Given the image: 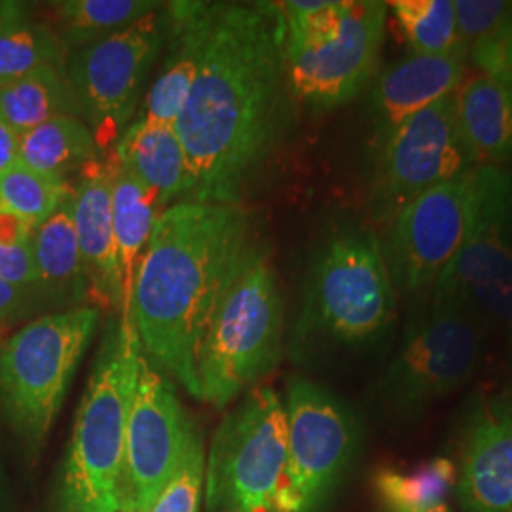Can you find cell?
<instances>
[{"label":"cell","mask_w":512,"mask_h":512,"mask_svg":"<svg viewBox=\"0 0 512 512\" xmlns=\"http://www.w3.org/2000/svg\"><path fill=\"white\" fill-rule=\"evenodd\" d=\"M99 152L92 128L78 116H59L19 135V164L61 179L97 160Z\"/></svg>","instance_id":"obj_26"},{"label":"cell","mask_w":512,"mask_h":512,"mask_svg":"<svg viewBox=\"0 0 512 512\" xmlns=\"http://www.w3.org/2000/svg\"><path fill=\"white\" fill-rule=\"evenodd\" d=\"M511 399H512V397H511Z\"/></svg>","instance_id":"obj_41"},{"label":"cell","mask_w":512,"mask_h":512,"mask_svg":"<svg viewBox=\"0 0 512 512\" xmlns=\"http://www.w3.org/2000/svg\"><path fill=\"white\" fill-rule=\"evenodd\" d=\"M488 327L475 311L452 298L433 296L406 325L378 384L380 403L395 418L410 420L458 391L475 376Z\"/></svg>","instance_id":"obj_7"},{"label":"cell","mask_w":512,"mask_h":512,"mask_svg":"<svg viewBox=\"0 0 512 512\" xmlns=\"http://www.w3.org/2000/svg\"><path fill=\"white\" fill-rule=\"evenodd\" d=\"M162 8L156 0H65L55 4L57 35L69 54L110 37Z\"/></svg>","instance_id":"obj_27"},{"label":"cell","mask_w":512,"mask_h":512,"mask_svg":"<svg viewBox=\"0 0 512 512\" xmlns=\"http://www.w3.org/2000/svg\"><path fill=\"white\" fill-rule=\"evenodd\" d=\"M387 6L414 54L469 57L452 0H393Z\"/></svg>","instance_id":"obj_29"},{"label":"cell","mask_w":512,"mask_h":512,"mask_svg":"<svg viewBox=\"0 0 512 512\" xmlns=\"http://www.w3.org/2000/svg\"><path fill=\"white\" fill-rule=\"evenodd\" d=\"M397 319V289L382 239L363 226L332 230L311 258L294 344L368 349L382 344Z\"/></svg>","instance_id":"obj_4"},{"label":"cell","mask_w":512,"mask_h":512,"mask_svg":"<svg viewBox=\"0 0 512 512\" xmlns=\"http://www.w3.org/2000/svg\"><path fill=\"white\" fill-rule=\"evenodd\" d=\"M112 167V224L120 279L124 287V304L129 302L133 279L139 262L147 249L154 226L164 213L162 200L133 177L128 169L116 164L110 156Z\"/></svg>","instance_id":"obj_23"},{"label":"cell","mask_w":512,"mask_h":512,"mask_svg":"<svg viewBox=\"0 0 512 512\" xmlns=\"http://www.w3.org/2000/svg\"><path fill=\"white\" fill-rule=\"evenodd\" d=\"M99 319L95 306L50 311L0 344V418L29 461L44 450Z\"/></svg>","instance_id":"obj_5"},{"label":"cell","mask_w":512,"mask_h":512,"mask_svg":"<svg viewBox=\"0 0 512 512\" xmlns=\"http://www.w3.org/2000/svg\"><path fill=\"white\" fill-rule=\"evenodd\" d=\"M456 482V463L435 458L410 471L380 469L374 475V492L389 512H421L444 505Z\"/></svg>","instance_id":"obj_28"},{"label":"cell","mask_w":512,"mask_h":512,"mask_svg":"<svg viewBox=\"0 0 512 512\" xmlns=\"http://www.w3.org/2000/svg\"><path fill=\"white\" fill-rule=\"evenodd\" d=\"M459 38L469 48L492 37L512 21V2L505 0H456Z\"/></svg>","instance_id":"obj_34"},{"label":"cell","mask_w":512,"mask_h":512,"mask_svg":"<svg viewBox=\"0 0 512 512\" xmlns=\"http://www.w3.org/2000/svg\"><path fill=\"white\" fill-rule=\"evenodd\" d=\"M294 122L279 2H205L198 73L175 122L184 202L239 205Z\"/></svg>","instance_id":"obj_1"},{"label":"cell","mask_w":512,"mask_h":512,"mask_svg":"<svg viewBox=\"0 0 512 512\" xmlns=\"http://www.w3.org/2000/svg\"><path fill=\"white\" fill-rule=\"evenodd\" d=\"M69 50L19 2H0V88L42 67H67Z\"/></svg>","instance_id":"obj_24"},{"label":"cell","mask_w":512,"mask_h":512,"mask_svg":"<svg viewBox=\"0 0 512 512\" xmlns=\"http://www.w3.org/2000/svg\"><path fill=\"white\" fill-rule=\"evenodd\" d=\"M421 512H450V509H448V505L444 503V505H439V507H435V509H429V511Z\"/></svg>","instance_id":"obj_40"},{"label":"cell","mask_w":512,"mask_h":512,"mask_svg":"<svg viewBox=\"0 0 512 512\" xmlns=\"http://www.w3.org/2000/svg\"><path fill=\"white\" fill-rule=\"evenodd\" d=\"M454 97L459 135L475 165L512 164V92L486 74L463 78Z\"/></svg>","instance_id":"obj_19"},{"label":"cell","mask_w":512,"mask_h":512,"mask_svg":"<svg viewBox=\"0 0 512 512\" xmlns=\"http://www.w3.org/2000/svg\"><path fill=\"white\" fill-rule=\"evenodd\" d=\"M467 55L410 54L374 80L368 97L374 143L423 109L454 95L465 78Z\"/></svg>","instance_id":"obj_18"},{"label":"cell","mask_w":512,"mask_h":512,"mask_svg":"<svg viewBox=\"0 0 512 512\" xmlns=\"http://www.w3.org/2000/svg\"><path fill=\"white\" fill-rule=\"evenodd\" d=\"M0 512H19L6 467L2 463V454H0Z\"/></svg>","instance_id":"obj_38"},{"label":"cell","mask_w":512,"mask_h":512,"mask_svg":"<svg viewBox=\"0 0 512 512\" xmlns=\"http://www.w3.org/2000/svg\"><path fill=\"white\" fill-rule=\"evenodd\" d=\"M458 497L467 512H512V399L473 406L465 425Z\"/></svg>","instance_id":"obj_16"},{"label":"cell","mask_w":512,"mask_h":512,"mask_svg":"<svg viewBox=\"0 0 512 512\" xmlns=\"http://www.w3.org/2000/svg\"><path fill=\"white\" fill-rule=\"evenodd\" d=\"M289 459L275 512H317L357 452L359 423L348 404L306 378H293L285 401Z\"/></svg>","instance_id":"obj_10"},{"label":"cell","mask_w":512,"mask_h":512,"mask_svg":"<svg viewBox=\"0 0 512 512\" xmlns=\"http://www.w3.org/2000/svg\"><path fill=\"white\" fill-rule=\"evenodd\" d=\"M486 165L437 184L387 224L385 264L397 293L433 289L475 226L484 194Z\"/></svg>","instance_id":"obj_9"},{"label":"cell","mask_w":512,"mask_h":512,"mask_svg":"<svg viewBox=\"0 0 512 512\" xmlns=\"http://www.w3.org/2000/svg\"><path fill=\"white\" fill-rule=\"evenodd\" d=\"M351 0H293L279 2L285 23V50L323 44L342 27Z\"/></svg>","instance_id":"obj_31"},{"label":"cell","mask_w":512,"mask_h":512,"mask_svg":"<svg viewBox=\"0 0 512 512\" xmlns=\"http://www.w3.org/2000/svg\"><path fill=\"white\" fill-rule=\"evenodd\" d=\"M205 486V450L202 433L190 442L177 471L148 512H198Z\"/></svg>","instance_id":"obj_32"},{"label":"cell","mask_w":512,"mask_h":512,"mask_svg":"<svg viewBox=\"0 0 512 512\" xmlns=\"http://www.w3.org/2000/svg\"><path fill=\"white\" fill-rule=\"evenodd\" d=\"M71 190L69 179L44 175L18 162L0 173V211L35 230L54 215Z\"/></svg>","instance_id":"obj_30"},{"label":"cell","mask_w":512,"mask_h":512,"mask_svg":"<svg viewBox=\"0 0 512 512\" xmlns=\"http://www.w3.org/2000/svg\"><path fill=\"white\" fill-rule=\"evenodd\" d=\"M389 6L351 0L336 37L304 50H285L294 101L329 110L353 101L376 80Z\"/></svg>","instance_id":"obj_15"},{"label":"cell","mask_w":512,"mask_h":512,"mask_svg":"<svg viewBox=\"0 0 512 512\" xmlns=\"http://www.w3.org/2000/svg\"><path fill=\"white\" fill-rule=\"evenodd\" d=\"M285 304L274 266L256 247L220 300L198 363L200 399L226 408L281 359Z\"/></svg>","instance_id":"obj_6"},{"label":"cell","mask_w":512,"mask_h":512,"mask_svg":"<svg viewBox=\"0 0 512 512\" xmlns=\"http://www.w3.org/2000/svg\"><path fill=\"white\" fill-rule=\"evenodd\" d=\"M289 459L285 403L270 385L251 387L222 420L205 465L211 512H275Z\"/></svg>","instance_id":"obj_8"},{"label":"cell","mask_w":512,"mask_h":512,"mask_svg":"<svg viewBox=\"0 0 512 512\" xmlns=\"http://www.w3.org/2000/svg\"><path fill=\"white\" fill-rule=\"evenodd\" d=\"M203 14L205 2L167 4L169 52L145 97L143 120L175 126L181 116L202 57Z\"/></svg>","instance_id":"obj_20"},{"label":"cell","mask_w":512,"mask_h":512,"mask_svg":"<svg viewBox=\"0 0 512 512\" xmlns=\"http://www.w3.org/2000/svg\"><path fill=\"white\" fill-rule=\"evenodd\" d=\"M141 340L128 304L101 336L48 512H114L126 461V427Z\"/></svg>","instance_id":"obj_3"},{"label":"cell","mask_w":512,"mask_h":512,"mask_svg":"<svg viewBox=\"0 0 512 512\" xmlns=\"http://www.w3.org/2000/svg\"><path fill=\"white\" fill-rule=\"evenodd\" d=\"M40 298L61 310L90 304V289L74 226L73 190L33 232Z\"/></svg>","instance_id":"obj_21"},{"label":"cell","mask_w":512,"mask_h":512,"mask_svg":"<svg viewBox=\"0 0 512 512\" xmlns=\"http://www.w3.org/2000/svg\"><path fill=\"white\" fill-rule=\"evenodd\" d=\"M200 435L171 378L141 353L126 427L124 486L139 511L148 512Z\"/></svg>","instance_id":"obj_14"},{"label":"cell","mask_w":512,"mask_h":512,"mask_svg":"<svg viewBox=\"0 0 512 512\" xmlns=\"http://www.w3.org/2000/svg\"><path fill=\"white\" fill-rule=\"evenodd\" d=\"M33 232L25 222L0 211V279L37 291Z\"/></svg>","instance_id":"obj_33"},{"label":"cell","mask_w":512,"mask_h":512,"mask_svg":"<svg viewBox=\"0 0 512 512\" xmlns=\"http://www.w3.org/2000/svg\"><path fill=\"white\" fill-rule=\"evenodd\" d=\"M44 300L33 289H25L0 279V325H10L29 317Z\"/></svg>","instance_id":"obj_36"},{"label":"cell","mask_w":512,"mask_h":512,"mask_svg":"<svg viewBox=\"0 0 512 512\" xmlns=\"http://www.w3.org/2000/svg\"><path fill=\"white\" fill-rule=\"evenodd\" d=\"M255 249L241 205L179 202L164 209L139 262L129 310L143 353L196 399L209 323Z\"/></svg>","instance_id":"obj_2"},{"label":"cell","mask_w":512,"mask_h":512,"mask_svg":"<svg viewBox=\"0 0 512 512\" xmlns=\"http://www.w3.org/2000/svg\"><path fill=\"white\" fill-rule=\"evenodd\" d=\"M169 35L167 8L69 55L67 74L99 150L120 139Z\"/></svg>","instance_id":"obj_11"},{"label":"cell","mask_w":512,"mask_h":512,"mask_svg":"<svg viewBox=\"0 0 512 512\" xmlns=\"http://www.w3.org/2000/svg\"><path fill=\"white\" fill-rule=\"evenodd\" d=\"M19 162V135L0 116V173Z\"/></svg>","instance_id":"obj_37"},{"label":"cell","mask_w":512,"mask_h":512,"mask_svg":"<svg viewBox=\"0 0 512 512\" xmlns=\"http://www.w3.org/2000/svg\"><path fill=\"white\" fill-rule=\"evenodd\" d=\"M471 61L478 73L503 82L512 92V25L478 44L473 50Z\"/></svg>","instance_id":"obj_35"},{"label":"cell","mask_w":512,"mask_h":512,"mask_svg":"<svg viewBox=\"0 0 512 512\" xmlns=\"http://www.w3.org/2000/svg\"><path fill=\"white\" fill-rule=\"evenodd\" d=\"M114 512H141L139 507L135 505L133 497L128 494V490L124 486V480H122V490H120V503H118V509Z\"/></svg>","instance_id":"obj_39"},{"label":"cell","mask_w":512,"mask_h":512,"mask_svg":"<svg viewBox=\"0 0 512 512\" xmlns=\"http://www.w3.org/2000/svg\"><path fill=\"white\" fill-rule=\"evenodd\" d=\"M471 167L475 162L459 135L450 95L374 143L370 213L389 224L423 192Z\"/></svg>","instance_id":"obj_12"},{"label":"cell","mask_w":512,"mask_h":512,"mask_svg":"<svg viewBox=\"0 0 512 512\" xmlns=\"http://www.w3.org/2000/svg\"><path fill=\"white\" fill-rule=\"evenodd\" d=\"M433 296L465 304L512 342V177L505 169L486 165L475 226Z\"/></svg>","instance_id":"obj_13"},{"label":"cell","mask_w":512,"mask_h":512,"mask_svg":"<svg viewBox=\"0 0 512 512\" xmlns=\"http://www.w3.org/2000/svg\"><path fill=\"white\" fill-rule=\"evenodd\" d=\"M74 226L86 270L90 304L95 308H124L114 224H112V167L101 158L82 167L73 184Z\"/></svg>","instance_id":"obj_17"},{"label":"cell","mask_w":512,"mask_h":512,"mask_svg":"<svg viewBox=\"0 0 512 512\" xmlns=\"http://www.w3.org/2000/svg\"><path fill=\"white\" fill-rule=\"evenodd\" d=\"M0 116L18 135L59 116L82 118L67 67H42L2 86Z\"/></svg>","instance_id":"obj_25"},{"label":"cell","mask_w":512,"mask_h":512,"mask_svg":"<svg viewBox=\"0 0 512 512\" xmlns=\"http://www.w3.org/2000/svg\"><path fill=\"white\" fill-rule=\"evenodd\" d=\"M112 158L148 186L162 200L165 209L184 202L188 165L173 124H156L139 118L120 135Z\"/></svg>","instance_id":"obj_22"}]
</instances>
